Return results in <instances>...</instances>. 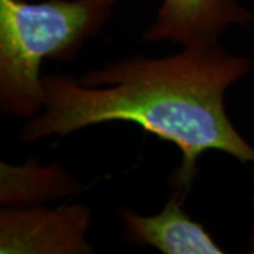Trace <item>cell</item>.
<instances>
[{"instance_id":"1","label":"cell","mask_w":254,"mask_h":254,"mask_svg":"<svg viewBox=\"0 0 254 254\" xmlns=\"http://www.w3.org/2000/svg\"><path fill=\"white\" fill-rule=\"evenodd\" d=\"M250 69L249 57L229 54L218 43L157 58H123L81 78L47 75L43 109L21 127L18 138L33 143L103 123H134L180 148L181 165L171 185L187 196L205 151L254 165V145L225 106L227 89Z\"/></svg>"},{"instance_id":"2","label":"cell","mask_w":254,"mask_h":254,"mask_svg":"<svg viewBox=\"0 0 254 254\" xmlns=\"http://www.w3.org/2000/svg\"><path fill=\"white\" fill-rule=\"evenodd\" d=\"M110 7L92 0H0V108L31 119L43 109L41 65L72 58L96 36Z\"/></svg>"},{"instance_id":"3","label":"cell","mask_w":254,"mask_h":254,"mask_svg":"<svg viewBox=\"0 0 254 254\" xmlns=\"http://www.w3.org/2000/svg\"><path fill=\"white\" fill-rule=\"evenodd\" d=\"M91 209L82 203L57 208H3L0 212L1 254H89Z\"/></svg>"},{"instance_id":"4","label":"cell","mask_w":254,"mask_h":254,"mask_svg":"<svg viewBox=\"0 0 254 254\" xmlns=\"http://www.w3.org/2000/svg\"><path fill=\"white\" fill-rule=\"evenodd\" d=\"M253 14L239 0H163L143 41H173L182 47L218 44L232 26H247Z\"/></svg>"},{"instance_id":"5","label":"cell","mask_w":254,"mask_h":254,"mask_svg":"<svg viewBox=\"0 0 254 254\" xmlns=\"http://www.w3.org/2000/svg\"><path fill=\"white\" fill-rule=\"evenodd\" d=\"M185 195L174 190L163 209L144 216L122 206L118 215L123 237L137 246H150L164 254H222L225 250L205 226L184 210Z\"/></svg>"},{"instance_id":"6","label":"cell","mask_w":254,"mask_h":254,"mask_svg":"<svg viewBox=\"0 0 254 254\" xmlns=\"http://www.w3.org/2000/svg\"><path fill=\"white\" fill-rule=\"evenodd\" d=\"M72 174L57 163L41 165L28 160L21 165L0 164V205L3 208L41 206L66 199L83 190Z\"/></svg>"},{"instance_id":"7","label":"cell","mask_w":254,"mask_h":254,"mask_svg":"<svg viewBox=\"0 0 254 254\" xmlns=\"http://www.w3.org/2000/svg\"><path fill=\"white\" fill-rule=\"evenodd\" d=\"M92 1H95V3H99L102 6H106V7H110L112 4H115L118 0H92Z\"/></svg>"},{"instance_id":"8","label":"cell","mask_w":254,"mask_h":254,"mask_svg":"<svg viewBox=\"0 0 254 254\" xmlns=\"http://www.w3.org/2000/svg\"><path fill=\"white\" fill-rule=\"evenodd\" d=\"M252 203H253V208H254V195H253V200H252ZM250 242H252V249H253L252 252H254V235L252 236V239H250Z\"/></svg>"}]
</instances>
